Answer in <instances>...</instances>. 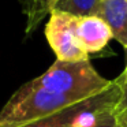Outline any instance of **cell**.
Returning <instances> with one entry per match:
<instances>
[{
	"mask_svg": "<svg viewBox=\"0 0 127 127\" xmlns=\"http://www.w3.org/2000/svg\"><path fill=\"white\" fill-rule=\"evenodd\" d=\"M112 81L102 78L90 62H63L56 60L44 74L32 79L30 85L64 96L89 98L105 90Z\"/></svg>",
	"mask_w": 127,
	"mask_h": 127,
	"instance_id": "1",
	"label": "cell"
},
{
	"mask_svg": "<svg viewBox=\"0 0 127 127\" xmlns=\"http://www.w3.org/2000/svg\"><path fill=\"white\" fill-rule=\"evenodd\" d=\"M119 96H120V86L119 79L115 78L105 90L100 92L96 96L85 98L56 113L22 124L19 127H75L83 119L97 112L113 108L119 100Z\"/></svg>",
	"mask_w": 127,
	"mask_h": 127,
	"instance_id": "2",
	"label": "cell"
},
{
	"mask_svg": "<svg viewBox=\"0 0 127 127\" xmlns=\"http://www.w3.org/2000/svg\"><path fill=\"white\" fill-rule=\"evenodd\" d=\"M77 17L62 11H51L45 26V37L56 55V60L78 62L88 60L89 55L83 51L75 32Z\"/></svg>",
	"mask_w": 127,
	"mask_h": 127,
	"instance_id": "3",
	"label": "cell"
},
{
	"mask_svg": "<svg viewBox=\"0 0 127 127\" xmlns=\"http://www.w3.org/2000/svg\"><path fill=\"white\" fill-rule=\"evenodd\" d=\"M75 32L81 47L88 55L102 51L113 38L109 26L98 15L77 17Z\"/></svg>",
	"mask_w": 127,
	"mask_h": 127,
	"instance_id": "4",
	"label": "cell"
},
{
	"mask_svg": "<svg viewBox=\"0 0 127 127\" xmlns=\"http://www.w3.org/2000/svg\"><path fill=\"white\" fill-rule=\"evenodd\" d=\"M97 15L107 22L113 38L127 49V0H101Z\"/></svg>",
	"mask_w": 127,
	"mask_h": 127,
	"instance_id": "5",
	"label": "cell"
},
{
	"mask_svg": "<svg viewBox=\"0 0 127 127\" xmlns=\"http://www.w3.org/2000/svg\"><path fill=\"white\" fill-rule=\"evenodd\" d=\"M101 0H58L52 11H62L74 17L97 15Z\"/></svg>",
	"mask_w": 127,
	"mask_h": 127,
	"instance_id": "6",
	"label": "cell"
},
{
	"mask_svg": "<svg viewBox=\"0 0 127 127\" xmlns=\"http://www.w3.org/2000/svg\"><path fill=\"white\" fill-rule=\"evenodd\" d=\"M118 79L120 86V96L116 105L112 108V113L119 127H127V66Z\"/></svg>",
	"mask_w": 127,
	"mask_h": 127,
	"instance_id": "7",
	"label": "cell"
},
{
	"mask_svg": "<svg viewBox=\"0 0 127 127\" xmlns=\"http://www.w3.org/2000/svg\"><path fill=\"white\" fill-rule=\"evenodd\" d=\"M56 1L58 0H26V4L29 7V28H34L44 15L51 14Z\"/></svg>",
	"mask_w": 127,
	"mask_h": 127,
	"instance_id": "8",
	"label": "cell"
},
{
	"mask_svg": "<svg viewBox=\"0 0 127 127\" xmlns=\"http://www.w3.org/2000/svg\"><path fill=\"white\" fill-rule=\"evenodd\" d=\"M75 127H118V123H116V119L111 108V109L101 111V112H97L83 119Z\"/></svg>",
	"mask_w": 127,
	"mask_h": 127,
	"instance_id": "9",
	"label": "cell"
},
{
	"mask_svg": "<svg viewBox=\"0 0 127 127\" xmlns=\"http://www.w3.org/2000/svg\"><path fill=\"white\" fill-rule=\"evenodd\" d=\"M118 127H119V126H118Z\"/></svg>",
	"mask_w": 127,
	"mask_h": 127,
	"instance_id": "10",
	"label": "cell"
}]
</instances>
